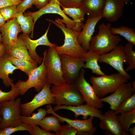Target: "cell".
<instances>
[{
  "label": "cell",
  "mask_w": 135,
  "mask_h": 135,
  "mask_svg": "<svg viewBox=\"0 0 135 135\" xmlns=\"http://www.w3.org/2000/svg\"><path fill=\"white\" fill-rule=\"evenodd\" d=\"M35 0H23L16 6L17 12L21 11L23 13L28 8H31Z\"/></svg>",
  "instance_id": "39"
},
{
  "label": "cell",
  "mask_w": 135,
  "mask_h": 135,
  "mask_svg": "<svg viewBox=\"0 0 135 135\" xmlns=\"http://www.w3.org/2000/svg\"><path fill=\"white\" fill-rule=\"evenodd\" d=\"M60 55L62 71L64 80L68 83L74 84L81 69L84 66V58H74L65 54Z\"/></svg>",
  "instance_id": "8"
},
{
  "label": "cell",
  "mask_w": 135,
  "mask_h": 135,
  "mask_svg": "<svg viewBox=\"0 0 135 135\" xmlns=\"http://www.w3.org/2000/svg\"><path fill=\"white\" fill-rule=\"evenodd\" d=\"M0 32L2 33V42L5 46L6 53L10 46L17 41L18 34L22 32L20 26L14 17L7 21L0 28Z\"/></svg>",
  "instance_id": "15"
},
{
  "label": "cell",
  "mask_w": 135,
  "mask_h": 135,
  "mask_svg": "<svg viewBox=\"0 0 135 135\" xmlns=\"http://www.w3.org/2000/svg\"><path fill=\"white\" fill-rule=\"evenodd\" d=\"M111 25L102 23L99 25L98 34L91 38L89 50L100 55L110 52L118 45L122 38L119 36L112 33Z\"/></svg>",
  "instance_id": "2"
},
{
  "label": "cell",
  "mask_w": 135,
  "mask_h": 135,
  "mask_svg": "<svg viewBox=\"0 0 135 135\" xmlns=\"http://www.w3.org/2000/svg\"><path fill=\"white\" fill-rule=\"evenodd\" d=\"M60 6L66 8H79L82 0H57Z\"/></svg>",
  "instance_id": "38"
},
{
  "label": "cell",
  "mask_w": 135,
  "mask_h": 135,
  "mask_svg": "<svg viewBox=\"0 0 135 135\" xmlns=\"http://www.w3.org/2000/svg\"><path fill=\"white\" fill-rule=\"evenodd\" d=\"M100 55L90 50L86 52L83 56L86 63L83 68L90 69L92 73L97 75L105 74L101 70L98 63Z\"/></svg>",
  "instance_id": "24"
},
{
  "label": "cell",
  "mask_w": 135,
  "mask_h": 135,
  "mask_svg": "<svg viewBox=\"0 0 135 135\" xmlns=\"http://www.w3.org/2000/svg\"><path fill=\"white\" fill-rule=\"evenodd\" d=\"M38 112L36 113H32V116H26L20 115V118L22 122L31 126L38 125L47 113L46 110L41 108L38 109Z\"/></svg>",
  "instance_id": "30"
},
{
  "label": "cell",
  "mask_w": 135,
  "mask_h": 135,
  "mask_svg": "<svg viewBox=\"0 0 135 135\" xmlns=\"http://www.w3.org/2000/svg\"><path fill=\"white\" fill-rule=\"evenodd\" d=\"M78 130L70 126L68 124L62 126L60 130L57 133L56 135H75Z\"/></svg>",
  "instance_id": "37"
},
{
  "label": "cell",
  "mask_w": 135,
  "mask_h": 135,
  "mask_svg": "<svg viewBox=\"0 0 135 135\" xmlns=\"http://www.w3.org/2000/svg\"><path fill=\"white\" fill-rule=\"evenodd\" d=\"M99 126L100 129L107 131L113 135H128L124 132L115 111L108 110L102 114Z\"/></svg>",
  "instance_id": "18"
},
{
  "label": "cell",
  "mask_w": 135,
  "mask_h": 135,
  "mask_svg": "<svg viewBox=\"0 0 135 135\" xmlns=\"http://www.w3.org/2000/svg\"></svg>",
  "instance_id": "52"
},
{
  "label": "cell",
  "mask_w": 135,
  "mask_h": 135,
  "mask_svg": "<svg viewBox=\"0 0 135 135\" xmlns=\"http://www.w3.org/2000/svg\"><path fill=\"white\" fill-rule=\"evenodd\" d=\"M131 82L130 81L123 84L111 95L104 98H100V100L102 102L108 103L110 106L109 108L115 111L120 103L135 92L132 86Z\"/></svg>",
  "instance_id": "14"
},
{
  "label": "cell",
  "mask_w": 135,
  "mask_h": 135,
  "mask_svg": "<svg viewBox=\"0 0 135 135\" xmlns=\"http://www.w3.org/2000/svg\"><path fill=\"white\" fill-rule=\"evenodd\" d=\"M6 21L0 12V28L2 26L5 24Z\"/></svg>",
  "instance_id": "46"
},
{
  "label": "cell",
  "mask_w": 135,
  "mask_h": 135,
  "mask_svg": "<svg viewBox=\"0 0 135 135\" xmlns=\"http://www.w3.org/2000/svg\"><path fill=\"white\" fill-rule=\"evenodd\" d=\"M53 109L55 112L60 109L69 110L74 113L76 118L80 115H82L84 120L87 119L88 116L98 118L100 120L102 118V112L101 111L87 104L76 106L56 105Z\"/></svg>",
  "instance_id": "19"
},
{
  "label": "cell",
  "mask_w": 135,
  "mask_h": 135,
  "mask_svg": "<svg viewBox=\"0 0 135 135\" xmlns=\"http://www.w3.org/2000/svg\"><path fill=\"white\" fill-rule=\"evenodd\" d=\"M17 69H18L12 63L6 54L0 57V78L6 87H9L13 84L14 80L10 78L9 75Z\"/></svg>",
  "instance_id": "22"
},
{
  "label": "cell",
  "mask_w": 135,
  "mask_h": 135,
  "mask_svg": "<svg viewBox=\"0 0 135 135\" xmlns=\"http://www.w3.org/2000/svg\"><path fill=\"white\" fill-rule=\"evenodd\" d=\"M86 72L83 68H81L79 76L74 84L87 104L96 108H101L103 106L102 102L96 94L92 86L85 79L84 75Z\"/></svg>",
  "instance_id": "12"
},
{
  "label": "cell",
  "mask_w": 135,
  "mask_h": 135,
  "mask_svg": "<svg viewBox=\"0 0 135 135\" xmlns=\"http://www.w3.org/2000/svg\"><path fill=\"white\" fill-rule=\"evenodd\" d=\"M12 5H13L7 0H0V9Z\"/></svg>",
  "instance_id": "43"
},
{
  "label": "cell",
  "mask_w": 135,
  "mask_h": 135,
  "mask_svg": "<svg viewBox=\"0 0 135 135\" xmlns=\"http://www.w3.org/2000/svg\"><path fill=\"white\" fill-rule=\"evenodd\" d=\"M129 80L119 72L109 75L105 74L98 77L91 76L90 80L97 96L102 97L109 93H113Z\"/></svg>",
  "instance_id": "4"
},
{
  "label": "cell",
  "mask_w": 135,
  "mask_h": 135,
  "mask_svg": "<svg viewBox=\"0 0 135 135\" xmlns=\"http://www.w3.org/2000/svg\"><path fill=\"white\" fill-rule=\"evenodd\" d=\"M50 0H35L33 5L39 10L46 6Z\"/></svg>",
  "instance_id": "41"
},
{
  "label": "cell",
  "mask_w": 135,
  "mask_h": 135,
  "mask_svg": "<svg viewBox=\"0 0 135 135\" xmlns=\"http://www.w3.org/2000/svg\"><path fill=\"white\" fill-rule=\"evenodd\" d=\"M123 2L125 3H128L130 1V0H121Z\"/></svg>",
  "instance_id": "49"
},
{
  "label": "cell",
  "mask_w": 135,
  "mask_h": 135,
  "mask_svg": "<svg viewBox=\"0 0 135 135\" xmlns=\"http://www.w3.org/2000/svg\"><path fill=\"white\" fill-rule=\"evenodd\" d=\"M6 54L8 56L27 60L37 64L30 55L24 42L20 36L18 37L16 42L10 46Z\"/></svg>",
  "instance_id": "21"
},
{
  "label": "cell",
  "mask_w": 135,
  "mask_h": 135,
  "mask_svg": "<svg viewBox=\"0 0 135 135\" xmlns=\"http://www.w3.org/2000/svg\"><path fill=\"white\" fill-rule=\"evenodd\" d=\"M51 84L47 82L38 93L36 94L30 102L21 104V108L22 115L31 116L36 109L43 105L54 104V98L50 91Z\"/></svg>",
  "instance_id": "9"
},
{
  "label": "cell",
  "mask_w": 135,
  "mask_h": 135,
  "mask_svg": "<svg viewBox=\"0 0 135 135\" xmlns=\"http://www.w3.org/2000/svg\"><path fill=\"white\" fill-rule=\"evenodd\" d=\"M21 104L20 98H18L16 100L14 99L1 104L0 116L2 121L0 124V128L16 126L22 123L20 118L22 114Z\"/></svg>",
  "instance_id": "6"
},
{
  "label": "cell",
  "mask_w": 135,
  "mask_h": 135,
  "mask_svg": "<svg viewBox=\"0 0 135 135\" xmlns=\"http://www.w3.org/2000/svg\"><path fill=\"white\" fill-rule=\"evenodd\" d=\"M124 4L121 0H106L102 18L111 22L116 21L122 15Z\"/></svg>",
  "instance_id": "20"
},
{
  "label": "cell",
  "mask_w": 135,
  "mask_h": 135,
  "mask_svg": "<svg viewBox=\"0 0 135 135\" xmlns=\"http://www.w3.org/2000/svg\"><path fill=\"white\" fill-rule=\"evenodd\" d=\"M50 91L54 98V104L76 106L85 102L74 83L66 82L60 86L54 85Z\"/></svg>",
  "instance_id": "3"
},
{
  "label": "cell",
  "mask_w": 135,
  "mask_h": 135,
  "mask_svg": "<svg viewBox=\"0 0 135 135\" xmlns=\"http://www.w3.org/2000/svg\"><path fill=\"white\" fill-rule=\"evenodd\" d=\"M131 85L132 87L135 90V80H134L132 82Z\"/></svg>",
  "instance_id": "48"
},
{
  "label": "cell",
  "mask_w": 135,
  "mask_h": 135,
  "mask_svg": "<svg viewBox=\"0 0 135 135\" xmlns=\"http://www.w3.org/2000/svg\"><path fill=\"white\" fill-rule=\"evenodd\" d=\"M47 14H55L60 15L62 19L57 18L56 20L65 24L67 28L75 30L76 23L73 20L68 17L63 12L60 7V5L57 0H50L49 3L44 7L38 11L32 12H28L24 13V16H29L33 18L35 24L36 20L43 15Z\"/></svg>",
  "instance_id": "11"
},
{
  "label": "cell",
  "mask_w": 135,
  "mask_h": 135,
  "mask_svg": "<svg viewBox=\"0 0 135 135\" xmlns=\"http://www.w3.org/2000/svg\"><path fill=\"white\" fill-rule=\"evenodd\" d=\"M110 31L113 34L121 36L128 42L135 45V32L133 28L122 26L117 28L111 27Z\"/></svg>",
  "instance_id": "29"
},
{
  "label": "cell",
  "mask_w": 135,
  "mask_h": 135,
  "mask_svg": "<svg viewBox=\"0 0 135 135\" xmlns=\"http://www.w3.org/2000/svg\"><path fill=\"white\" fill-rule=\"evenodd\" d=\"M64 13L71 17L76 23L75 30L80 32L84 24L85 14L79 8H62Z\"/></svg>",
  "instance_id": "25"
},
{
  "label": "cell",
  "mask_w": 135,
  "mask_h": 135,
  "mask_svg": "<svg viewBox=\"0 0 135 135\" xmlns=\"http://www.w3.org/2000/svg\"><path fill=\"white\" fill-rule=\"evenodd\" d=\"M23 13L21 11H19L17 12L15 15L16 21L20 26L24 23L25 20V16Z\"/></svg>",
  "instance_id": "42"
},
{
  "label": "cell",
  "mask_w": 135,
  "mask_h": 135,
  "mask_svg": "<svg viewBox=\"0 0 135 135\" xmlns=\"http://www.w3.org/2000/svg\"><path fill=\"white\" fill-rule=\"evenodd\" d=\"M0 105H1V104H0ZM2 119L1 118V117L0 116V124L2 122Z\"/></svg>",
  "instance_id": "51"
},
{
  "label": "cell",
  "mask_w": 135,
  "mask_h": 135,
  "mask_svg": "<svg viewBox=\"0 0 135 135\" xmlns=\"http://www.w3.org/2000/svg\"><path fill=\"white\" fill-rule=\"evenodd\" d=\"M13 5H17L20 3L22 0H7Z\"/></svg>",
  "instance_id": "45"
},
{
  "label": "cell",
  "mask_w": 135,
  "mask_h": 135,
  "mask_svg": "<svg viewBox=\"0 0 135 135\" xmlns=\"http://www.w3.org/2000/svg\"><path fill=\"white\" fill-rule=\"evenodd\" d=\"M32 127V131L31 135H56L50 132H47L37 126L33 125Z\"/></svg>",
  "instance_id": "40"
},
{
  "label": "cell",
  "mask_w": 135,
  "mask_h": 135,
  "mask_svg": "<svg viewBox=\"0 0 135 135\" xmlns=\"http://www.w3.org/2000/svg\"><path fill=\"white\" fill-rule=\"evenodd\" d=\"M60 120L56 116L52 115L45 117L40 121L38 125L42 129L49 132L54 131L57 133L61 129Z\"/></svg>",
  "instance_id": "26"
},
{
  "label": "cell",
  "mask_w": 135,
  "mask_h": 135,
  "mask_svg": "<svg viewBox=\"0 0 135 135\" xmlns=\"http://www.w3.org/2000/svg\"><path fill=\"white\" fill-rule=\"evenodd\" d=\"M51 23L50 22L49 24L48 27L44 34L36 40H34L31 39L29 34H22L20 36L24 42L30 55L37 64H41L43 59V58L39 56L36 52V48L38 46L44 45L54 47L57 45L50 42L47 36L48 32Z\"/></svg>",
  "instance_id": "13"
},
{
  "label": "cell",
  "mask_w": 135,
  "mask_h": 135,
  "mask_svg": "<svg viewBox=\"0 0 135 135\" xmlns=\"http://www.w3.org/2000/svg\"><path fill=\"white\" fill-rule=\"evenodd\" d=\"M135 108V92L126 99L118 106L115 112L116 114L130 111Z\"/></svg>",
  "instance_id": "32"
},
{
  "label": "cell",
  "mask_w": 135,
  "mask_h": 135,
  "mask_svg": "<svg viewBox=\"0 0 135 135\" xmlns=\"http://www.w3.org/2000/svg\"><path fill=\"white\" fill-rule=\"evenodd\" d=\"M2 43V38L1 34H0V44Z\"/></svg>",
  "instance_id": "50"
},
{
  "label": "cell",
  "mask_w": 135,
  "mask_h": 135,
  "mask_svg": "<svg viewBox=\"0 0 135 135\" xmlns=\"http://www.w3.org/2000/svg\"><path fill=\"white\" fill-rule=\"evenodd\" d=\"M123 46L118 45L110 52L100 55L98 62L108 64L117 70L122 76L128 80L131 78L130 75L124 70L123 64H127Z\"/></svg>",
  "instance_id": "10"
},
{
  "label": "cell",
  "mask_w": 135,
  "mask_h": 135,
  "mask_svg": "<svg viewBox=\"0 0 135 135\" xmlns=\"http://www.w3.org/2000/svg\"><path fill=\"white\" fill-rule=\"evenodd\" d=\"M106 0H82L79 8L85 14L96 16L101 15Z\"/></svg>",
  "instance_id": "23"
},
{
  "label": "cell",
  "mask_w": 135,
  "mask_h": 135,
  "mask_svg": "<svg viewBox=\"0 0 135 135\" xmlns=\"http://www.w3.org/2000/svg\"><path fill=\"white\" fill-rule=\"evenodd\" d=\"M44 64L47 74V81L50 84L60 86L66 83L62 74L60 55L54 47H49L43 53Z\"/></svg>",
  "instance_id": "5"
},
{
  "label": "cell",
  "mask_w": 135,
  "mask_h": 135,
  "mask_svg": "<svg viewBox=\"0 0 135 135\" xmlns=\"http://www.w3.org/2000/svg\"><path fill=\"white\" fill-rule=\"evenodd\" d=\"M46 20L60 28L64 34L63 44L60 46L56 45L54 47L57 53L59 55L65 54L75 58L83 57L86 51L82 48L77 40V37L80 32L65 27L63 23L56 20H55L50 19Z\"/></svg>",
  "instance_id": "1"
},
{
  "label": "cell",
  "mask_w": 135,
  "mask_h": 135,
  "mask_svg": "<svg viewBox=\"0 0 135 135\" xmlns=\"http://www.w3.org/2000/svg\"><path fill=\"white\" fill-rule=\"evenodd\" d=\"M17 12L16 5L8 6L0 9V13L7 21L15 17Z\"/></svg>",
  "instance_id": "36"
},
{
  "label": "cell",
  "mask_w": 135,
  "mask_h": 135,
  "mask_svg": "<svg viewBox=\"0 0 135 135\" xmlns=\"http://www.w3.org/2000/svg\"><path fill=\"white\" fill-rule=\"evenodd\" d=\"M11 90L8 92L2 91L0 88V104L15 99L20 94L19 89L14 83L11 86Z\"/></svg>",
  "instance_id": "34"
},
{
  "label": "cell",
  "mask_w": 135,
  "mask_h": 135,
  "mask_svg": "<svg viewBox=\"0 0 135 135\" xmlns=\"http://www.w3.org/2000/svg\"><path fill=\"white\" fill-rule=\"evenodd\" d=\"M128 132L130 135H135V126H134L132 128H130Z\"/></svg>",
  "instance_id": "47"
},
{
  "label": "cell",
  "mask_w": 135,
  "mask_h": 135,
  "mask_svg": "<svg viewBox=\"0 0 135 135\" xmlns=\"http://www.w3.org/2000/svg\"><path fill=\"white\" fill-rule=\"evenodd\" d=\"M8 56L12 63L18 69L25 72L28 76L38 66L37 64H34L27 60L19 59Z\"/></svg>",
  "instance_id": "28"
},
{
  "label": "cell",
  "mask_w": 135,
  "mask_h": 135,
  "mask_svg": "<svg viewBox=\"0 0 135 135\" xmlns=\"http://www.w3.org/2000/svg\"><path fill=\"white\" fill-rule=\"evenodd\" d=\"M133 45L128 42L123 47L127 63L128 64L125 70L126 72L135 69V52L132 49Z\"/></svg>",
  "instance_id": "31"
},
{
  "label": "cell",
  "mask_w": 135,
  "mask_h": 135,
  "mask_svg": "<svg viewBox=\"0 0 135 135\" xmlns=\"http://www.w3.org/2000/svg\"><path fill=\"white\" fill-rule=\"evenodd\" d=\"M25 16V20L24 23L20 26L23 34H29L31 32L30 37H33V30L34 26L33 18L30 16Z\"/></svg>",
  "instance_id": "35"
},
{
  "label": "cell",
  "mask_w": 135,
  "mask_h": 135,
  "mask_svg": "<svg viewBox=\"0 0 135 135\" xmlns=\"http://www.w3.org/2000/svg\"><path fill=\"white\" fill-rule=\"evenodd\" d=\"M118 119L122 131L128 135L131 125L135 123V108L130 111L121 113Z\"/></svg>",
  "instance_id": "27"
},
{
  "label": "cell",
  "mask_w": 135,
  "mask_h": 135,
  "mask_svg": "<svg viewBox=\"0 0 135 135\" xmlns=\"http://www.w3.org/2000/svg\"><path fill=\"white\" fill-rule=\"evenodd\" d=\"M28 131L30 134L32 131V127L31 126L22 122L18 126L0 128V135H10L17 131Z\"/></svg>",
  "instance_id": "33"
},
{
  "label": "cell",
  "mask_w": 135,
  "mask_h": 135,
  "mask_svg": "<svg viewBox=\"0 0 135 135\" xmlns=\"http://www.w3.org/2000/svg\"><path fill=\"white\" fill-rule=\"evenodd\" d=\"M102 18L101 15L94 16L88 15L86 22L82 26L77 37L78 41L86 51L89 50L90 42L94 32L96 24Z\"/></svg>",
  "instance_id": "17"
},
{
  "label": "cell",
  "mask_w": 135,
  "mask_h": 135,
  "mask_svg": "<svg viewBox=\"0 0 135 135\" xmlns=\"http://www.w3.org/2000/svg\"><path fill=\"white\" fill-rule=\"evenodd\" d=\"M46 107L47 114H51L56 116L59 118L61 123L66 122L78 131H86L94 134L96 130V126L94 127L92 121L94 118L93 116H90L88 118L83 120H72L56 114L54 110L50 104H47Z\"/></svg>",
  "instance_id": "16"
},
{
  "label": "cell",
  "mask_w": 135,
  "mask_h": 135,
  "mask_svg": "<svg viewBox=\"0 0 135 135\" xmlns=\"http://www.w3.org/2000/svg\"><path fill=\"white\" fill-rule=\"evenodd\" d=\"M6 53L5 46L3 43L0 44V57L4 56Z\"/></svg>",
  "instance_id": "44"
},
{
  "label": "cell",
  "mask_w": 135,
  "mask_h": 135,
  "mask_svg": "<svg viewBox=\"0 0 135 135\" xmlns=\"http://www.w3.org/2000/svg\"><path fill=\"white\" fill-rule=\"evenodd\" d=\"M41 64L33 71L26 81L19 80L15 84L19 88L20 95L24 94L29 89L32 88H34L38 92L46 84L47 82V72L43 58Z\"/></svg>",
  "instance_id": "7"
}]
</instances>
